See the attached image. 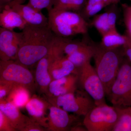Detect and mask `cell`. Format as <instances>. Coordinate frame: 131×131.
I'll return each mask as SVG.
<instances>
[{
	"mask_svg": "<svg viewBox=\"0 0 131 131\" xmlns=\"http://www.w3.org/2000/svg\"><path fill=\"white\" fill-rule=\"evenodd\" d=\"M19 33L16 61L27 67L32 66L49 53L56 37L48 26L28 25Z\"/></svg>",
	"mask_w": 131,
	"mask_h": 131,
	"instance_id": "6da1fadb",
	"label": "cell"
},
{
	"mask_svg": "<svg viewBox=\"0 0 131 131\" xmlns=\"http://www.w3.org/2000/svg\"><path fill=\"white\" fill-rule=\"evenodd\" d=\"M93 58L95 69L103 83L106 95H107L125 58L122 47L108 49L100 44H94Z\"/></svg>",
	"mask_w": 131,
	"mask_h": 131,
	"instance_id": "7a4b0ae2",
	"label": "cell"
},
{
	"mask_svg": "<svg viewBox=\"0 0 131 131\" xmlns=\"http://www.w3.org/2000/svg\"><path fill=\"white\" fill-rule=\"evenodd\" d=\"M48 12V26L57 37L67 38L88 32L89 24L79 13L53 8Z\"/></svg>",
	"mask_w": 131,
	"mask_h": 131,
	"instance_id": "3957f363",
	"label": "cell"
},
{
	"mask_svg": "<svg viewBox=\"0 0 131 131\" xmlns=\"http://www.w3.org/2000/svg\"><path fill=\"white\" fill-rule=\"evenodd\" d=\"M107 96L113 106H131V63L125 58Z\"/></svg>",
	"mask_w": 131,
	"mask_h": 131,
	"instance_id": "277c9868",
	"label": "cell"
},
{
	"mask_svg": "<svg viewBox=\"0 0 131 131\" xmlns=\"http://www.w3.org/2000/svg\"><path fill=\"white\" fill-rule=\"evenodd\" d=\"M0 82L23 86L31 93L36 89L35 78L28 67L16 61H0Z\"/></svg>",
	"mask_w": 131,
	"mask_h": 131,
	"instance_id": "5b68a950",
	"label": "cell"
},
{
	"mask_svg": "<svg viewBox=\"0 0 131 131\" xmlns=\"http://www.w3.org/2000/svg\"><path fill=\"white\" fill-rule=\"evenodd\" d=\"M118 118L114 107L103 104L92 108L84 116L83 124L88 131H112Z\"/></svg>",
	"mask_w": 131,
	"mask_h": 131,
	"instance_id": "8992f818",
	"label": "cell"
},
{
	"mask_svg": "<svg viewBox=\"0 0 131 131\" xmlns=\"http://www.w3.org/2000/svg\"><path fill=\"white\" fill-rule=\"evenodd\" d=\"M90 62L77 68L78 81L82 88L93 99L96 106L106 104L104 86Z\"/></svg>",
	"mask_w": 131,
	"mask_h": 131,
	"instance_id": "52a82bcc",
	"label": "cell"
},
{
	"mask_svg": "<svg viewBox=\"0 0 131 131\" xmlns=\"http://www.w3.org/2000/svg\"><path fill=\"white\" fill-rule=\"evenodd\" d=\"M47 98L48 101L52 105L79 116H85L96 106L93 99L82 95L77 96L74 93Z\"/></svg>",
	"mask_w": 131,
	"mask_h": 131,
	"instance_id": "ba28073f",
	"label": "cell"
},
{
	"mask_svg": "<svg viewBox=\"0 0 131 131\" xmlns=\"http://www.w3.org/2000/svg\"><path fill=\"white\" fill-rule=\"evenodd\" d=\"M19 43V33L0 27V59L16 61Z\"/></svg>",
	"mask_w": 131,
	"mask_h": 131,
	"instance_id": "9c48e42d",
	"label": "cell"
},
{
	"mask_svg": "<svg viewBox=\"0 0 131 131\" xmlns=\"http://www.w3.org/2000/svg\"><path fill=\"white\" fill-rule=\"evenodd\" d=\"M49 110L47 131L69 130L72 124L76 120L75 116L69 115L68 112L50 103Z\"/></svg>",
	"mask_w": 131,
	"mask_h": 131,
	"instance_id": "30bf717a",
	"label": "cell"
},
{
	"mask_svg": "<svg viewBox=\"0 0 131 131\" xmlns=\"http://www.w3.org/2000/svg\"><path fill=\"white\" fill-rule=\"evenodd\" d=\"M23 1L15 0L7 4L19 14L28 25L38 26H48V18L41 11L35 9L28 4L23 5Z\"/></svg>",
	"mask_w": 131,
	"mask_h": 131,
	"instance_id": "8fae6325",
	"label": "cell"
},
{
	"mask_svg": "<svg viewBox=\"0 0 131 131\" xmlns=\"http://www.w3.org/2000/svg\"><path fill=\"white\" fill-rule=\"evenodd\" d=\"M49 105V102L34 95L31 97L25 107L30 118L47 130L48 124L46 112Z\"/></svg>",
	"mask_w": 131,
	"mask_h": 131,
	"instance_id": "7c38bea8",
	"label": "cell"
},
{
	"mask_svg": "<svg viewBox=\"0 0 131 131\" xmlns=\"http://www.w3.org/2000/svg\"><path fill=\"white\" fill-rule=\"evenodd\" d=\"M78 81L77 74H71L52 81L46 95L47 97H57L69 93H74Z\"/></svg>",
	"mask_w": 131,
	"mask_h": 131,
	"instance_id": "4fadbf2b",
	"label": "cell"
},
{
	"mask_svg": "<svg viewBox=\"0 0 131 131\" xmlns=\"http://www.w3.org/2000/svg\"><path fill=\"white\" fill-rule=\"evenodd\" d=\"M0 110L7 117L12 126L17 130L21 131L31 121L22 114L19 108L5 98L0 99Z\"/></svg>",
	"mask_w": 131,
	"mask_h": 131,
	"instance_id": "5bb4252c",
	"label": "cell"
},
{
	"mask_svg": "<svg viewBox=\"0 0 131 131\" xmlns=\"http://www.w3.org/2000/svg\"><path fill=\"white\" fill-rule=\"evenodd\" d=\"M27 25L19 14L8 4L5 5L0 13L1 27L10 30L16 28L22 30Z\"/></svg>",
	"mask_w": 131,
	"mask_h": 131,
	"instance_id": "9a60e30c",
	"label": "cell"
},
{
	"mask_svg": "<svg viewBox=\"0 0 131 131\" xmlns=\"http://www.w3.org/2000/svg\"><path fill=\"white\" fill-rule=\"evenodd\" d=\"M50 59L48 54L38 62L35 70V80L36 85L41 93L46 95L50 83L52 81L49 68Z\"/></svg>",
	"mask_w": 131,
	"mask_h": 131,
	"instance_id": "2e32d148",
	"label": "cell"
},
{
	"mask_svg": "<svg viewBox=\"0 0 131 131\" xmlns=\"http://www.w3.org/2000/svg\"><path fill=\"white\" fill-rule=\"evenodd\" d=\"M49 70L52 81L78 73L77 68L64 56L54 60L50 64Z\"/></svg>",
	"mask_w": 131,
	"mask_h": 131,
	"instance_id": "e0dca14e",
	"label": "cell"
},
{
	"mask_svg": "<svg viewBox=\"0 0 131 131\" xmlns=\"http://www.w3.org/2000/svg\"><path fill=\"white\" fill-rule=\"evenodd\" d=\"M31 92L25 87L15 85L5 99L20 108L25 107L31 98Z\"/></svg>",
	"mask_w": 131,
	"mask_h": 131,
	"instance_id": "ac0fdd59",
	"label": "cell"
},
{
	"mask_svg": "<svg viewBox=\"0 0 131 131\" xmlns=\"http://www.w3.org/2000/svg\"><path fill=\"white\" fill-rule=\"evenodd\" d=\"M128 39L126 35H122L117 30H110L102 36L100 44L105 48L114 49L122 47Z\"/></svg>",
	"mask_w": 131,
	"mask_h": 131,
	"instance_id": "d6986e66",
	"label": "cell"
},
{
	"mask_svg": "<svg viewBox=\"0 0 131 131\" xmlns=\"http://www.w3.org/2000/svg\"><path fill=\"white\" fill-rule=\"evenodd\" d=\"M94 44L89 45L83 49L70 55L65 56L77 68H80L93 58Z\"/></svg>",
	"mask_w": 131,
	"mask_h": 131,
	"instance_id": "ffe728a7",
	"label": "cell"
},
{
	"mask_svg": "<svg viewBox=\"0 0 131 131\" xmlns=\"http://www.w3.org/2000/svg\"><path fill=\"white\" fill-rule=\"evenodd\" d=\"M114 107L118 118L112 131H131V106Z\"/></svg>",
	"mask_w": 131,
	"mask_h": 131,
	"instance_id": "44dd1931",
	"label": "cell"
},
{
	"mask_svg": "<svg viewBox=\"0 0 131 131\" xmlns=\"http://www.w3.org/2000/svg\"><path fill=\"white\" fill-rule=\"evenodd\" d=\"M88 0H56L53 8L58 10L80 12L83 9Z\"/></svg>",
	"mask_w": 131,
	"mask_h": 131,
	"instance_id": "7402d4cb",
	"label": "cell"
},
{
	"mask_svg": "<svg viewBox=\"0 0 131 131\" xmlns=\"http://www.w3.org/2000/svg\"><path fill=\"white\" fill-rule=\"evenodd\" d=\"M100 34L103 36L110 30L108 20V12L103 13L95 16L91 22Z\"/></svg>",
	"mask_w": 131,
	"mask_h": 131,
	"instance_id": "603a6c76",
	"label": "cell"
},
{
	"mask_svg": "<svg viewBox=\"0 0 131 131\" xmlns=\"http://www.w3.org/2000/svg\"><path fill=\"white\" fill-rule=\"evenodd\" d=\"M124 24L126 28V34L131 39V5L122 4Z\"/></svg>",
	"mask_w": 131,
	"mask_h": 131,
	"instance_id": "cb8c5ba5",
	"label": "cell"
},
{
	"mask_svg": "<svg viewBox=\"0 0 131 131\" xmlns=\"http://www.w3.org/2000/svg\"><path fill=\"white\" fill-rule=\"evenodd\" d=\"M56 0H29L28 4L33 7L41 11L46 8L47 11L52 8Z\"/></svg>",
	"mask_w": 131,
	"mask_h": 131,
	"instance_id": "d4e9b609",
	"label": "cell"
},
{
	"mask_svg": "<svg viewBox=\"0 0 131 131\" xmlns=\"http://www.w3.org/2000/svg\"><path fill=\"white\" fill-rule=\"evenodd\" d=\"M12 126L9 119L0 110V131H16Z\"/></svg>",
	"mask_w": 131,
	"mask_h": 131,
	"instance_id": "484cf974",
	"label": "cell"
},
{
	"mask_svg": "<svg viewBox=\"0 0 131 131\" xmlns=\"http://www.w3.org/2000/svg\"><path fill=\"white\" fill-rule=\"evenodd\" d=\"M15 85L11 83L0 82V99H5Z\"/></svg>",
	"mask_w": 131,
	"mask_h": 131,
	"instance_id": "4316f807",
	"label": "cell"
},
{
	"mask_svg": "<svg viewBox=\"0 0 131 131\" xmlns=\"http://www.w3.org/2000/svg\"><path fill=\"white\" fill-rule=\"evenodd\" d=\"M108 12V20L110 30H117L116 28V21L117 15L115 11V7H113L109 9Z\"/></svg>",
	"mask_w": 131,
	"mask_h": 131,
	"instance_id": "83f0119b",
	"label": "cell"
},
{
	"mask_svg": "<svg viewBox=\"0 0 131 131\" xmlns=\"http://www.w3.org/2000/svg\"><path fill=\"white\" fill-rule=\"evenodd\" d=\"M47 129L31 118L30 122L21 130V131H45Z\"/></svg>",
	"mask_w": 131,
	"mask_h": 131,
	"instance_id": "f1b7e54d",
	"label": "cell"
},
{
	"mask_svg": "<svg viewBox=\"0 0 131 131\" xmlns=\"http://www.w3.org/2000/svg\"><path fill=\"white\" fill-rule=\"evenodd\" d=\"M122 49L124 57L131 63V39L130 38L128 37L127 41L126 43L122 47Z\"/></svg>",
	"mask_w": 131,
	"mask_h": 131,
	"instance_id": "f546056e",
	"label": "cell"
},
{
	"mask_svg": "<svg viewBox=\"0 0 131 131\" xmlns=\"http://www.w3.org/2000/svg\"><path fill=\"white\" fill-rule=\"evenodd\" d=\"M70 130L75 131H88L86 128L84 127H83L80 126H75L71 127Z\"/></svg>",
	"mask_w": 131,
	"mask_h": 131,
	"instance_id": "4dcf8cb0",
	"label": "cell"
},
{
	"mask_svg": "<svg viewBox=\"0 0 131 131\" xmlns=\"http://www.w3.org/2000/svg\"><path fill=\"white\" fill-rule=\"evenodd\" d=\"M12 0H0V3L1 5H4V4H8L12 2Z\"/></svg>",
	"mask_w": 131,
	"mask_h": 131,
	"instance_id": "1f68e13d",
	"label": "cell"
},
{
	"mask_svg": "<svg viewBox=\"0 0 131 131\" xmlns=\"http://www.w3.org/2000/svg\"><path fill=\"white\" fill-rule=\"evenodd\" d=\"M114 4H117L121 0H111Z\"/></svg>",
	"mask_w": 131,
	"mask_h": 131,
	"instance_id": "d6a6232c",
	"label": "cell"
},
{
	"mask_svg": "<svg viewBox=\"0 0 131 131\" xmlns=\"http://www.w3.org/2000/svg\"><path fill=\"white\" fill-rule=\"evenodd\" d=\"M130 1H131V0H130Z\"/></svg>",
	"mask_w": 131,
	"mask_h": 131,
	"instance_id": "836d02e7",
	"label": "cell"
}]
</instances>
